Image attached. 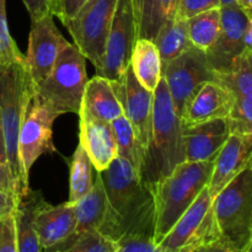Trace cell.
<instances>
[{
    "mask_svg": "<svg viewBox=\"0 0 252 252\" xmlns=\"http://www.w3.org/2000/svg\"><path fill=\"white\" fill-rule=\"evenodd\" d=\"M100 175L106 211L98 233L115 244L134 236L154 238V198L137 170L117 157Z\"/></svg>",
    "mask_w": 252,
    "mask_h": 252,
    "instance_id": "obj_1",
    "label": "cell"
},
{
    "mask_svg": "<svg viewBox=\"0 0 252 252\" xmlns=\"http://www.w3.org/2000/svg\"><path fill=\"white\" fill-rule=\"evenodd\" d=\"M182 162H185V148L181 120L161 76L154 90L152 133L143 155L139 177L152 191Z\"/></svg>",
    "mask_w": 252,
    "mask_h": 252,
    "instance_id": "obj_2",
    "label": "cell"
},
{
    "mask_svg": "<svg viewBox=\"0 0 252 252\" xmlns=\"http://www.w3.org/2000/svg\"><path fill=\"white\" fill-rule=\"evenodd\" d=\"M213 161H185L152 189L155 204L154 240L160 241L193 203L211 179Z\"/></svg>",
    "mask_w": 252,
    "mask_h": 252,
    "instance_id": "obj_3",
    "label": "cell"
},
{
    "mask_svg": "<svg viewBox=\"0 0 252 252\" xmlns=\"http://www.w3.org/2000/svg\"><path fill=\"white\" fill-rule=\"evenodd\" d=\"M218 241L233 252L252 249V164L213 198Z\"/></svg>",
    "mask_w": 252,
    "mask_h": 252,
    "instance_id": "obj_4",
    "label": "cell"
},
{
    "mask_svg": "<svg viewBox=\"0 0 252 252\" xmlns=\"http://www.w3.org/2000/svg\"><path fill=\"white\" fill-rule=\"evenodd\" d=\"M32 84L25 62L0 65V117L4 130L7 166L16 187V197L30 189L22 177L19 160V132Z\"/></svg>",
    "mask_w": 252,
    "mask_h": 252,
    "instance_id": "obj_5",
    "label": "cell"
},
{
    "mask_svg": "<svg viewBox=\"0 0 252 252\" xmlns=\"http://www.w3.org/2000/svg\"><path fill=\"white\" fill-rule=\"evenodd\" d=\"M86 83V58L69 43L57 57L48 76L33 89L58 116L79 115Z\"/></svg>",
    "mask_w": 252,
    "mask_h": 252,
    "instance_id": "obj_6",
    "label": "cell"
},
{
    "mask_svg": "<svg viewBox=\"0 0 252 252\" xmlns=\"http://www.w3.org/2000/svg\"><path fill=\"white\" fill-rule=\"evenodd\" d=\"M59 117L34 91L30 89L19 132V160L22 177L29 186L32 165L44 153L56 152L52 142V128Z\"/></svg>",
    "mask_w": 252,
    "mask_h": 252,
    "instance_id": "obj_7",
    "label": "cell"
},
{
    "mask_svg": "<svg viewBox=\"0 0 252 252\" xmlns=\"http://www.w3.org/2000/svg\"><path fill=\"white\" fill-rule=\"evenodd\" d=\"M118 0H88L64 26L73 37L74 46L94 64L102 65L105 44Z\"/></svg>",
    "mask_w": 252,
    "mask_h": 252,
    "instance_id": "obj_8",
    "label": "cell"
},
{
    "mask_svg": "<svg viewBox=\"0 0 252 252\" xmlns=\"http://www.w3.org/2000/svg\"><path fill=\"white\" fill-rule=\"evenodd\" d=\"M218 240L213 216V198L204 187L193 203L160 241L164 252H185L201 244Z\"/></svg>",
    "mask_w": 252,
    "mask_h": 252,
    "instance_id": "obj_9",
    "label": "cell"
},
{
    "mask_svg": "<svg viewBox=\"0 0 252 252\" xmlns=\"http://www.w3.org/2000/svg\"><path fill=\"white\" fill-rule=\"evenodd\" d=\"M177 116L181 117L187 103L202 84L214 81V70L206 52L189 47L170 62L161 71Z\"/></svg>",
    "mask_w": 252,
    "mask_h": 252,
    "instance_id": "obj_10",
    "label": "cell"
},
{
    "mask_svg": "<svg viewBox=\"0 0 252 252\" xmlns=\"http://www.w3.org/2000/svg\"><path fill=\"white\" fill-rule=\"evenodd\" d=\"M135 41L137 34L132 1L118 0L106 39L102 65L96 70V75L111 81L120 80L129 65Z\"/></svg>",
    "mask_w": 252,
    "mask_h": 252,
    "instance_id": "obj_11",
    "label": "cell"
},
{
    "mask_svg": "<svg viewBox=\"0 0 252 252\" xmlns=\"http://www.w3.org/2000/svg\"><path fill=\"white\" fill-rule=\"evenodd\" d=\"M68 44L69 42L56 26L49 12L32 21L29 48L24 62L33 88L48 76L57 57Z\"/></svg>",
    "mask_w": 252,
    "mask_h": 252,
    "instance_id": "obj_12",
    "label": "cell"
},
{
    "mask_svg": "<svg viewBox=\"0 0 252 252\" xmlns=\"http://www.w3.org/2000/svg\"><path fill=\"white\" fill-rule=\"evenodd\" d=\"M252 52H244L229 70L214 71V81L231 94L234 106L229 116L231 133H252Z\"/></svg>",
    "mask_w": 252,
    "mask_h": 252,
    "instance_id": "obj_13",
    "label": "cell"
},
{
    "mask_svg": "<svg viewBox=\"0 0 252 252\" xmlns=\"http://www.w3.org/2000/svg\"><path fill=\"white\" fill-rule=\"evenodd\" d=\"M112 86L122 106L123 116L129 121L145 150L152 133L154 93L145 89L137 80L130 64L120 80L112 81Z\"/></svg>",
    "mask_w": 252,
    "mask_h": 252,
    "instance_id": "obj_14",
    "label": "cell"
},
{
    "mask_svg": "<svg viewBox=\"0 0 252 252\" xmlns=\"http://www.w3.org/2000/svg\"><path fill=\"white\" fill-rule=\"evenodd\" d=\"M219 11L220 30L216 43L207 52V57L214 71H225L244 52H248L244 48L243 36L252 17H249L236 4L220 6Z\"/></svg>",
    "mask_w": 252,
    "mask_h": 252,
    "instance_id": "obj_15",
    "label": "cell"
},
{
    "mask_svg": "<svg viewBox=\"0 0 252 252\" xmlns=\"http://www.w3.org/2000/svg\"><path fill=\"white\" fill-rule=\"evenodd\" d=\"M252 133H231L213 161L208 192L212 198L252 164Z\"/></svg>",
    "mask_w": 252,
    "mask_h": 252,
    "instance_id": "obj_16",
    "label": "cell"
},
{
    "mask_svg": "<svg viewBox=\"0 0 252 252\" xmlns=\"http://www.w3.org/2000/svg\"><path fill=\"white\" fill-rule=\"evenodd\" d=\"M229 135L228 118H217L189 127L182 126L185 161H214Z\"/></svg>",
    "mask_w": 252,
    "mask_h": 252,
    "instance_id": "obj_17",
    "label": "cell"
},
{
    "mask_svg": "<svg viewBox=\"0 0 252 252\" xmlns=\"http://www.w3.org/2000/svg\"><path fill=\"white\" fill-rule=\"evenodd\" d=\"M234 106L231 94L217 81H206L194 93L180 117L184 127L217 118H229Z\"/></svg>",
    "mask_w": 252,
    "mask_h": 252,
    "instance_id": "obj_18",
    "label": "cell"
},
{
    "mask_svg": "<svg viewBox=\"0 0 252 252\" xmlns=\"http://www.w3.org/2000/svg\"><path fill=\"white\" fill-rule=\"evenodd\" d=\"M33 226L42 250L58 245L75 230V204L65 202L51 206L44 202L34 214Z\"/></svg>",
    "mask_w": 252,
    "mask_h": 252,
    "instance_id": "obj_19",
    "label": "cell"
},
{
    "mask_svg": "<svg viewBox=\"0 0 252 252\" xmlns=\"http://www.w3.org/2000/svg\"><path fill=\"white\" fill-rule=\"evenodd\" d=\"M80 116V144L97 172L103 171L118 157L112 126L85 113Z\"/></svg>",
    "mask_w": 252,
    "mask_h": 252,
    "instance_id": "obj_20",
    "label": "cell"
},
{
    "mask_svg": "<svg viewBox=\"0 0 252 252\" xmlns=\"http://www.w3.org/2000/svg\"><path fill=\"white\" fill-rule=\"evenodd\" d=\"M74 204H75L76 213V226L74 233L58 245L46 249L44 252H59L73 244L80 236L90 231L98 230L106 211V193L100 172L96 175V180L91 191Z\"/></svg>",
    "mask_w": 252,
    "mask_h": 252,
    "instance_id": "obj_21",
    "label": "cell"
},
{
    "mask_svg": "<svg viewBox=\"0 0 252 252\" xmlns=\"http://www.w3.org/2000/svg\"><path fill=\"white\" fill-rule=\"evenodd\" d=\"M79 113H85L108 123L123 116L122 106L113 90L112 81L98 75L88 80Z\"/></svg>",
    "mask_w": 252,
    "mask_h": 252,
    "instance_id": "obj_22",
    "label": "cell"
},
{
    "mask_svg": "<svg viewBox=\"0 0 252 252\" xmlns=\"http://www.w3.org/2000/svg\"><path fill=\"white\" fill-rule=\"evenodd\" d=\"M137 39L154 41L161 27L177 15L180 0H130Z\"/></svg>",
    "mask_w": 252,
    "mask_h": 252,
    "instance_id": "obj_23",
    "label": "cell"
},
{
    "mask_svg": "<svg viewBox=\"0 0 252 252\" xmlns=\"http://www.w3.org/2000/svg\"><path fill=\"white\" fill-rule=\"evenodd\" d=\"M44 202L46 201L41 192L31 189L16 197L14 221L17 252H42L38 236L33 226V218L37 209Z\"/></svg>",
    "mask_w": 252,
    "mask_h": 252,
    "instance_id": "obj_24",
    "label": "cell"
},
{
    "mask_svg": "<svg viewBox=\"0 0 252 252\" xmlns=\"http://www.w3.org/2000/svg\"><path fill=\"white\" fill-rule=\"evenodd\" d=\"M129 64L137 80L145 89L154 93L161 79V62L154 42L149 39H137Z\"/></svg>",
    "mask_w": 252,
    "mask_h": 252,
    "instance_id": "obj_25",
    "label": "cell"
},
{
    "mask_svg": "<svg viewBox=\"0 0 252 252\" xmlns=\"http://www.w3.org/2000/svg\"><path fill=\"white\" fill-rule=\"evenodd\" d=\"M161 62V71L167 64L192 47L187 31V21L180 17L170 20L161 27L154 41Z\"/></svg>",
    "mask_w": 252,
    "mask_h": 252,
    "instance_id": "obj_26",
    "label": "cell"
},
{
    "mask_svg": "<svg viewBox=\"0 0 252 252\" xmlns=\"http://www.w3.org/2000/svg\"><path fill=\"white\" fill-rule=\"evenodd\" d=\"M186 21L191 44L207 53L216 43L220 30L219 7L201 12Z\"/></svg>",
    "mask_w": 252,
    "mask_h": 252,
    "instance_id": "obj_27",
    "label": "cell"
},
{
    "mask_svg": "<svg viewBox=\"0 0 252 252\" xmlns=\"http://www.w3.org/2000/svg\"><path fill=\"white\" fill-rule=\"evenodd\" d=\"M111 126L115 133L116 143H117L118 158L126 160L139 174L143 155H144V148L138 140L129 121L125 116H121L112 121Z\"/></svg>",
    "mask_w": 252,
    "mask_h": 252,
    "instance_id": "obj_28",
    "label": "cell"
},
{
    "mask_svg": "<svg viewBox=\"0 0 252 252\" xmlns=\"http://www.w3.org/2000/svg\"><path fill=\"white\" fill-rule=\"evenodd\" d=\"M93 167L90 158L79 143L70 160V191L68 202L76 203L91 191L94 186Z\"/></svg>",
    "mask_w": 252,
    "mask_h": 252,
    "instance_id": "obj_29",
    "label": "cell"
},
{
    "mask_svg": "<svg viewBox=\"0 0 252 252\" xmlns=\"http://www.w3.org/2000/svg\"><path fill=\"white\" fill-rule=\"evenodd\" d=\"M24 59L25 56L17 48L16 42L10 34L6 17V0H0V65L22 62Z\"/></svg>",
    "mask_w": 252,
    "mask_h": 252,
    "instance_id": "obj_30",
    "label": "cell"
},
{
    "mask_svg": "<svg viewBox=\"0 0 252 252\" xmlns=\"http://www.w3.org/2000/svg\"><path fill=\"white\" fill-rule=\"evenodd\" d=\"M115 250L116 244L95 230L80 236L59 252H115Z\"/></svg>",
    "mask_w": 252,
    "mask_h": 252,
    "instance_id": "obj_31",
    "label": "cell"
},
{
    "mask_svg": "<svg viewBox=\"0 0 252 252\" xmlns=\"http://www.w3.org/2000/svg\"><path fill=\"white\" fill-rule=\"evenodd\" d=\"M220 7V0H180L176 17L189 20L201 12Z\"/></svg>",
    "mask_w": 252,
    "mask_h": 252,
    "instance_id": "obj_32",
    "label": "cell"
},
{
    "mask_svg": "<svg viewBox=\"0 0 252 252\" xmlns=\"http://www.w3.org/2000/svg\"><path fill=\"white\" fill-rule=\"evenodd\" d=\"M115 252H164L152 238L134 236L116 243Z\"/></svg>",
    "mask_w": 252,
    "mask_h": 252,
    "instance_id": "obj_33",
    "label": "cell"
},
{
    "mask_svg": "<svg viewBox=\"0 0 252 252\" xmlns=\"http://www.w3.org/2000/svg\"><path fill=\"white\" fill-rule=\"evenodd\" d=\"M88 0H52L49 4L48 11L52 16H56L65 25L69 20L75 16L76 12L80 10Z\"/></svg>",
    "mask_w": 252,
    "mask_h": 252,
    "instance_id": "obj_34",
    "label": "cell"
},
{
    "mask_svg": "<svg viewBox=\"0 0 252 252\" xmlns=\"http://www.w3.org/2000/svg\"><path fill=\"white\" fill-rule=\"evenodd\" d=\"M0 252H17L14 213L0 219Z\"/></svg>",
    "mask_w": 252,
    "mask_h": 252,
    "instance_id": "obj_35",
    "label": "cell"
},
{
    "mask_svg": "<svg viewBox=\"0 0 252 252\" xmlns=\"http://www.w3.org/2000/svg\"><path fill=\"white\" fill-rule=\"evenodd\" d=\"M51 1L52 0H22L30 16H31V21H34V20L48 14V7Z\"/></svg>",
    "mask_w": 252,
    "mask_h": 252,
    "instance_id": "obj_36",
    "label": "cell"
},
{
    "mask_svg": "<svg viewBox=\"0 0 252 252\" xmlns=\"http://www.w3.org/2000/svg\"><path fill=\"white\" fill-rule=\"evenodd\" d=\"M0 189L16 198V187L9 166L0 162Z\"/></svg>",
    "mask_w": 252,
    "mask_h": 252,
    "instance_id": "obj_37",
    "label": "cell"
},
{
    "mask_svg": "<svg viewBox=\"0 0 252 252\" xmlns=\"http://www.w3.org/2000/svg\"><path fill=\"white\" fill-rule=\"evenodd\" d=\"M16 198L0 189V219L14 213Z\"/></svg>",
    "mask_w": 252,
    "mask_h": 252,
    "instance_id": "obj_38",
    "label": "cell"
},
{
    "mask_svg": "<svg viewBox=\"0 0 252 252\" xmlns=\"http://www.w3.org/2000/svg\"><path fill=\"white\" fill-rule=\"evenodd\" d=\"M185 252H233L229 250L226 246H224L220 241H209V243L201 244V245H197L194 248L189 249V250Z\"/></svg>",
    "mask_w": 252,
    "mask_h": 252,
    "instance_id": "obj_39",
    "label": "cell"
},
{
    "mask_svg": "<svg viewBox=\"0 0 252 252\" xmlns=\"http://www.w3.org/2000/svg\"><path fill=\"white\" fill-rule=\"evenodd\" d=\"M243 44L245 51H252V20L248 22L245 31H244Z\"/></svg>",
    "mask_w": 252,
    "mask_h": 252,
    "instance_id": "obj_40",
    "label": "cell"
},
{
    "mask_svg": "<svg viewBox=\"0 0 252 252\" xmlns=\"http://www.w3.org/2000/svg\"><path fill=\"white\" fill-rule=\"evenodd\" d=\"M0 162L4 165H7L6 158V148H5V139H4V130H2L1 117H0Z\"/></svg>",
    "mask_w": 252,
    "mask_h": 252,
    "instance_id": "obj_41",
    "label": "cell"
},
{
    "mask_svg": "<svg viewBox=\"0 0 252 252\" xmlns=\"http://www.w3.org/2000/svg\"><path fill=\"white\" fill-rule=\"evenodd\" d=\"M236 5H238L249 17H252V0H238V1H236Z\"/></svg>",
    "mask_w": 252,
    "mask_h": 252,
    "instance_id": "obj_42",
    "label": "cell"
},
{
    "mask_svg": "<svg viewBox=\"0 0 252 252\" xmlns=\"http://www.w3.org/2000/svg\"><path fill=\"white\" fill-rule=\"evenodd\" d=\"M238 0H220V6H228V5H235Z\"/></svg>",
    "mask_w": 252,
    "mask_h": 252,
    "instance_id": "obj_43",
    "label": "cell"
}]
</instances>
